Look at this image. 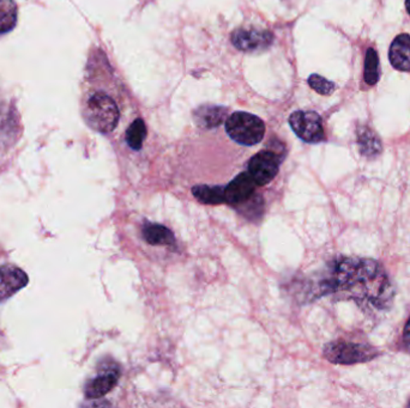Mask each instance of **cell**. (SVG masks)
<instances>
[{"label":"cell","instance_id":"cell-19","mask_svg":"<svg viewBox=\"0 0 410 408\" xmlns=\"http://www.w3.org/2000/svg\"><path fill=\"white\" fill-rule=\"evenodd\" d=\"M308 84L313 90L323 96H329L336 90L335 83L330 82L326 78L322 77L319 74H311L308 78Z\"/></svg>","mask_w":410,"mask_h":408},{"label":"cell","instance_id":"cell-21","mask_svg":"<svg viewBox=\"0 0 410 408\" xmlns=\"http://www.w3.org/2000/svg\"><path fill=\"white\" fill-rule=\"evenodd\" d=\"M406 11H408V13H409L410 16V0H406Z\"/></svg>","mask_w":410,"mask_h":408},{"label":"cell","instance_id":"cell-14","mask_svg":"<svg viewBox=\"0 0 410 408\" xmlns=\"http://www.w3.org/2000/svg\"><path fill=\"white\" fill-rule=\"evenodd\" d=\"M192 194L201 204L220 205L226 203L225 187L199 184L192 188Z\"/></svg>","mask_w":410,"mask_h":408},{"label":"cell","instance_id":"cell-18","mask_svg":"<svg viewBox=\"0 0 410 408\" xmlns=\"http://www.w3.org/2000/svg\"><path fill=\"white\" fill-rule=\"evenodd\" d=\"M145 137H147L145 123L142 118H137L131 123V126L128 127V133H126V142L128 147L133 150H140Z\"/></svg>","mask_w":410,"mask_h":408},{"label":"cell","instance_id":"cell-6","mask_svg":"<svg viewBox=\"0 0 410 408\" xmlns=\"http://www.w3.org/2000/svg\"><path fill=\"white\" fill-rule=\"evenodd\" d=\"M279 158L272 151H262L253 156L249 163V174L257 186H265L279 172Z\"/></svg>","mask_w":410,"mask_h":408},{"label":"cell","instance_id":"cell-9","mask_svg":"<svg viewBox=\"0 0 410 408\" xmlns=\"http://www.w3.org/2000/svg\"><path fill=\"white\" fill-rule=\"evenodd\" d=\"M256 182L249 172L237 176L227 187H225L227 204L239 206L249 200L255 193Z\"/></svg>","mask_w":410,"mask_h":408},{"label":"cell","instance_id":"cell-12","mask_svg":"<svg viewBox=\"0 0 410 408\" xmlns=\"http://www.w3.org/2000/svg\"><path fill=\"white\" fill-rule=\"evenodd\" d=\"M357 142L361 155L366 158H376L383 151L379 135L367 125H360L357 130Z\"/></svg>","mask_w":410,"mask_h":408},{"label":"cell","instance_id":"cell-1","mask_svg":"<svg viewBox=\"0 0 410 408\" xmlns=\"http://www.w3.org/2000/svg\"><path fill=\"white\" fill-rule=\"evenodd\" d=\"M316 297L340 294L362 309L385 311L395 298V287L379 262L365 257H340L329 264L316 283Z\"/></svg>","mask_w":410,"mask_h":408},{"label":"cell","instance_id":"cell-3","mask_svg":"<svg viewBox=\"0 0 410 408\" xmlns=\"http://www.w3.org/2000/svg\"><path fill=\"white\" fill-rule=\"evenodd\" d=\"M379 355V351L369 344L354 343L345 340H336L326 344L324 357L333 364L353 365L373 360Z\"/></svg>","mask_w":410,"mask_h":408},{"label":"cell","instance_id":"cell-10","mask_svg":"<svg viewBox=\"0 0 410 408\" xmlns=\"http://www.w3.org/2000/svg\"><path fill=\"white\" fill-rule=\"evenodd\" d=\"M119 369L118 367H107L95 379L89 381L86 386V394L88 399H100L111 392L112 389L118 384L119 380Z\"/></svg>","mask_w":410,"mask_h":408},{"label":"cell","instance_id":"cell-7","mask_svg":"<svg viewBox=\"0 0 410 408\" xmlns=\"http://www.w3.org/2000/svg\"><path fill=\"white\" fill-rule=\"evenodd\" d=\"M274 37L267 30L258 29H238L232 34V42L244 52H257L270 47Z\"/></svg>","mask_w":410,"mask_h":408},{"label":"cell","instance_id":"cell-13","mask_svg":"<svg viewBox=\"0 0 410 408\" xmlns=\"http://www.w3.org/2000/svg\"><path fill=\"white\" fill-rule=\"evenodd\" d=\"M143 237L149 245H176V238L172 231L164 225L148 223L144 225Z\"/></svg>","mask_w":410,"mask_h":408},{"label":"cell","instance_id":"cell-15","mask_svg":"<svg viewBox=\"0 0 410 408\" xmlns=\"http://www.w3.org/2000/svg\"><path fill=\"white\" fill-rule=\"evenodd\" d=\"M226 109L222 107H201L196 113L194 118L198 125L205 128H213L223 123Z\"/></svg>","mask_w":410,"mask_h":408},{"label":"cell","instance_id":"cell-2","mask_svg":"<svg viewBox=\"0 0 410 408\" xmlns=\"http://www.w3.org/2000/svg\"><path fill=\"white\" fill-rule=\"evenodd\" d=\"M84 118L88 125L100 133L113 131L119 121V109L113 98L105 93H95L86 101Z\"/></svg>","mask_w":410,"mask_h":408},{"label":"cell","instance_id":"cell-8","mask_svg":"<svg viewBox=\"0 0 410 408\" xmlns=\"http://www.w3.org/2000/svg\"><path fill=\"white\" fill-rule=\"evenodd\" d=\"M29 278L25 271L16 266L5 265L0 267V303L22 290L28 285Z\"/></svg>","mask_w":410,"mask_h":408},{"label":"cell","instance_id":"cell-4","mask_svg":"<svg viewBox=\"0 0 410 408\" xmlns=\"http://www.w3.org/2000/svg\"><path fill=\"white\" fill-rule=\"evenodd\" d=\"M227 133L237 143L252 147L260 143L265 135V125L262 120L244 111L230 115L226 123Z\"/></svg>","mask_w":410,"mask_h":408},{"label":"cell","instance_id":"cell-20","mask_svg":"<svg viewBox=\"0 0 410 408\" xmlns=\"http://www.w3.org/2000/svg\"><path fill=\"white\" fill-rule=\"evenodd\" d=\"M403 346L406 348V351L410 353V318H408L404 326V331H403Z\"/></svg>","mask_w":410,"mask_h":408},{"label":"cell","instance_id":"cell-16","mask_svg":"<svg viewBox=\"0 0 410 408\" xmlns=\"http://www.w3.org/2000/svg\"><path fill=\"white\" fill-rule=\"evenodd\" d=\"M16 23V3L13 0H0V34L11 32Z\"/></svg>","mask_w":410,"mask_h":408},{"label":"cell","instance_id":"cell-17","mask_svg":"<svg viewBox=\"0 0 410 408\" xmlns=\"http://www.w3.org/2000/svg\"><path fill=\"white\" fill-rule=\"evenodd\" d=\"M364 78L367 86H376L381 78V69H379V57L376 49L369 48L366 52L365 71Z\"/></svg>","mask_w":410,"mask_h":408},{"label":"cell","instance_id":"cell-5","mask_svg":"<svg viewBox=\"0 0 410 408\" xmlns=\"http://www.w3.org/2000/svg\"><path fill=\"white\" fill-rule=\"evenodd\" d=\"M289 125L296 135L306 143L316 144L324 140L323 123L316 111H296L289 116Z\"/></svg>","mask_w":410,"mask_h":408},{"label":"cell","instance_id":"cell-11","mask_svg":"<svg viewBox=\"0 0 410 408\" xmlns=\"http://www.w3.org/2000/svg\"><path fill=\"white\" fill-rule=\"evenodd\" d=\"M389 59L394 69L410 72V35L401 34L390 46Z\"/></svg>","mask_w":410,"mask_h":408},{"label":"cell","instance_id":"cell-22","mask_svg":"<svg viewBox=\"0 0 410 408\" xmlns=\"http://www.w3.org/2000/svg\"><path fill=\"white\" fill-rule=\"evenodd\" d=\"M408 406H409V407H410V401H409V402H408Z\"/></svg>","mask_w":410,"mask_h":408}]
</instances>
